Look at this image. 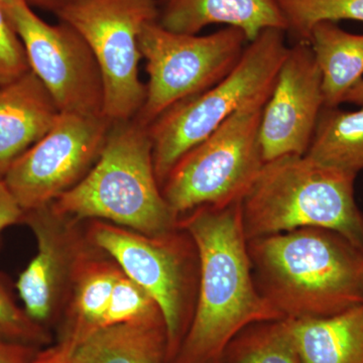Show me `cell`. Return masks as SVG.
I'll list each match as a JSON object with an SVG mask.
<instances>
[{"label": "cell", "instance_id": "6da1fadb", "mask_svg": "<svg viewBox=\"0 0 363 363\" xmlns=\"http://www.w3.org/2000/svg\"><path fill=\"white\" fill-rule=\"evenodd\" d=\"M178 227L194 242L199 281L190 326L169 363H223L227 346L243 329L285 318L255 284L241 202L198 208Z\"/></svg>", "mask_w": 363, "mask_h": 363}, {"label": "cell", "instance_id": "7a4b0ae2", "mask_svg": "<svg viewBox=\"0 0 363 363\" xmlns=\"http://www.w3.org/2000/svg\"><path fill=\"white\" fill-rule=\"evenodd\" d=\"M259 293L285 319L334 316L363 304V252L340 233L305 227L247 240Z\"/></svg>", "mask_w": 363, "mask_h": 363}, {"label": "cell", "instance_id": "3957f363", "mask_svg": "<svg viewBox=\"0 0 363 363\" xmlns=\"http://www.w3.org/2000/svg\"><path fill=\"white\" fill-rule=\"evenodd\" d=\"M50 206L69 220L109 221L152 236L172 233L179 222L155 174L149 126L135 118L111 123L89 173Z\"/></svg>", "mask_w": 363, "mask_h": 363}, {"label": "cell", "instance_id": "277c9868", "mask_svg": "<svg viewBox=\"0 0 363 363\" xmlns=\"http://www.w3.org/2000/svg\"><path fill=\"white\" fill-rule=\"evenodd\" d=\"M357 177L306 155L264 162L241 201L247 240L321 227L340 233L363 252V212L354 197Z\"/></svg>", "mask_w": 363, "mask_h": 363}, {"label": "cell", "instance_id": "5b68a950", "mask_svg": "<svg viewBox=\"0 0 363 363\" xmlns=\"http://www.w3.org/2000/svg\"><path fill=\"white\" fill-rule=\"evenodd\" d=\"M285 30L267 28L248 43L233 71L204 92L174 105L149 126L160 186L184 155L260 93L271 90L288 54Z\"/></svg>", "mask_w": 363, "mask_h": 363}, {"label": "cell", "instance_id": "8992f818", "mask_svg": "<svg viewBox=\"0 0 363 363\" xmlns=\"http://www.w3.org/2000/svg\"><path fill=\"white\" fill-rule=\"evenodd\" d=\"M272 90L242 105L177 162L162 193L179 218L200 207L242 201L264 164L259 126Z\"/></svg>", "mask_w": 363, "mask_h": 363}, {"label": "cell", "instance_id": "52a82bcc", "mask_svg": "<svg viewBox=\"0 0 363 363\" xmlns=\"http://www.w3.org/2000/svg\"><path fill=\"white\" fill-rule=\"evenodd\" d=\"M86 40L96 59L104 89V114L130 121L145 104L140 78V35L157 20V0H64L52 9Z\"/></svg>", "mask_w": 363, "mask_h": 363}, {"label": "cell", "instance_id": "ba28073f", "mask_svg": "<svg viewBox=\"0 0 363 363\" xmlns=\"http://www.w3.org/2000/svg\"><path fill=\"white\" fill-rule=\"evenodd\" d=\"M248 43L233 26L197 35L169 32L157 21L145 25L140 50L149 82L136 121L150 126L174 105L213 87L238 65Z\"/></svg>", "mask_w": 363, "mask_h": 363}, {"label": "cell", "instance_id": "9c48e42d", "mask_svg": "<svg viewBox=\"0 0 363 363\" xmlns=\"http://www.w3.org/2000/svg\"><path fill=\"white\" fill-rule=\"evenodd\" d=\"M89 240L156 301L166 323L167 363L171 362L194 313L191 308L196 283L192 250L174 231L147 235L101 220L93 223Z\"/></svg>", "mask_w": 363, "mask_h": 363}, {"label": "cell", "instance_id": "30bf717a", "mask_svg": "<svg viewBox=\"0 0 363 363\" xmlns=\"http://www.w3.org/2000/svg\"><path fill=\"white\" fill-rule=\"evenodd\" d=\"M4 7L25 47L30 71L49 91L59 111L104 116L101 72L82 35L63 21L50 25L26 0Z\"/></svg>", "mask_w": 363, "mask_h": 363}, {"label": "cell", "instance_id": "8fae6325", "mask_svg": "<svg viewBox=\"0 0 363 363\" xmlns=\"http://www.w3.org/2000/svg\"><path fill=\"white\" fill-rule=\"evenodd\" d=\"M111 123L105 116L60 112L51 130L4 177L23 211L52 204L82 181L101 154Z\"/></svg>", "mask_w": 363, "mask_h": 363}, {"label": "cell", "instance_id": "7c38bea8", "mask_svg": "<svg viewBox=\"0 0 363 363\" xmlns=\"http://www.w3.org/2000/svg\"><path fill=\"white\" fill-rule=\"evenodd\" d=\"M325 107L322 75L311 47L289 48L264 104L259 142L264 162L307 152Z\"/></svg>", "mask_w": 363, "mask_h": 363}, {"label": "cell", "instance_id": "4fadbf2b", "mask_svg": "<svg viewBox=\"0 0 363 363\" xmlns=\"http://www.w3.org/2000/svg\"><path fill=\"white\" fill-rule=\"evenodd\" d=\"M23 221L32 229L37 240V253L21 272L16 283L23 309L38 323H45L63 293L75 264V247L66 218L51 206L25 212Z\"/></svg>", "mask_w": 363, "mask_h": 363}, {"label": "cell", "instance_id": "5bb4252c", "mask_svg": "<svg viewBox=\"0 0 363 363\" xmlns=\"http://www.w3.org/2000/svg\"><path fill=\"white\" fill-rule=\"evenodd\" d=\"M59 113L49 91L32 71L0 87V181L51 130Z\"/></svg>", "mask_w": 363, "mask_h": 363}, {"label": "cell", "instance_id": "9a60e30c", "mask_svg": "<svg viewBox=\"0 0 363 363\" xmlns=\"http://www.w3.org/2000/svg\"><path fill=\"white\" fill-rule=\"evenodd\" d=\"M157 23L169 32L197 35L211 25L240 28L248 42L267 28L286 33L274 0H157Z\"/></svg>", "mask_w": 363, "mask_h": 363}, {"label": "cell", "instance_id": "2e32d148", "mask_svg": "<svg viewBox=\"0 0 363 363\" xmlns=\"http://www.w3.org/2000/svg\"><path fill=\"white\" fill-rule=\"evenodd\" d=\"M164 319L105 327L79 343L69 363H167Z\"/></svg>", "mask_w": 363, "mask_h": 363}, {"label": "cell", "instance_id": "e0dca14e", "mask_svg": "<svg viewBox=\"0 0 363 363\" xmlns=\"http://www.w3.org/2000/svg\"><path fill=\"white\" fill-rule=\"evenodd\" d=\"M286 320L303 363H363V304L334 316Z\"/></svg>", "mask_w": 363, "mask_h": 363}, {"label": "cell", "instance_id": "ac0fdd59", "mask_svg": "<svg viewBox=\"0 0 363 363\" xmlns=\"http://www.w3.org/2000/svg\"><path fill=\"white\" fill-rule=\"evenodd\" d=\"M308 44L321 71L325 107H338L363 79V35L324 21L313 26Z\"/></svg>", "mask_w": 363, "mask_h": 363}, {"label": "cell", "instance_id": "d6986e66", "mask_svg": "<svg viewBox=\"0 0 363 363\" xmlns=\"http://www.w3.org/2000/svg\"><path fill=\"white\" fill-rule=\"evenodd\" d=\"M306 156L318 164L358 175L363 171V106L324 107Z\"/></svg>", "mask_w": 363, "mask_h": 363}, {"label": "cell", "instance_id": "ffe728a7", "mask_svg": "<svg viewBox=\"0 0 363 363\" xmlns=\"http://www.w3.org/2000/svg\"><path fill=\"white\" fill-rule=\"evenodd\" d=\"M121 269L105 262H85L77 271L71 310V323L65 336L76 346L104 328L105 314Z\"/></svg>", "mask_w": 363, "mask_h": 363}, {"label": "cell", "instance_id": "44dd1931", "mask_svg": "<svg viewBox=\"0 0 363 363\" xmlns=\"http://www.w3.org/2000/svg\"><path fill=\"white\" fill-rule=\"evenodd\" d=\"M223 363H303L288 320L250 325L231 340Z\"/></svg>", "mask_w": 363, "mask_h": 363}, {"label": "cell", "instance_id": "7402d4cb", "mask_svg": "<svg viewBox=\"0 0 363 363\" xmlns=\"http://www.w3.org/2000/svg\"><path fill=\"white\" fill-rule=\"evenodd\" d=\"M286 21V33L295 43H307L320 21L363 23V0H274Z\"/></svg>", "mask_w": 363, "mask_h": 363}, {"label": "cell", "instance_id": "603a6c76", "mask_svg": "<svg viewBox=\"0 0 363 363\" xmlns=\"http://www.w3.org/2000/svg\"><path fill=\"white\" fill-rule=\"evenodd\" d=\"M155 319H164L156 301L142 286L121 271L112 290L111 302L105 314L104 328L113 325Z\"/></svg>", "mask_w": 363, "mask_h": 363}, {"label": "cell", "instance_id": "cb8c5ba5", "mask_svg": "<svg viewBox=\"0 0 363 363\" xmlns=\"http://www.w3.org/2000/svg\"><path fill=\"white\" fill-rule=\"evenodd\" d=\"M0 340L39 348L50 342L42 324L28 316L0 279Z\"/></svg>", "mask_w": 363, "mask_h": 363}, {"label": "cell", "instance_id": "d4e9b609", "mask_svg": "<svg viewBox=\"0 0 363 363\" xmlns=\"http://www.w3.org/2000/svg\"><path fill=\"white\" fill-rule=\"evenodd\" d=\"M30 71L20 35L0 4V87L18 80Z\"/></svg>", "mask_w": 363, "mask_h": 363}, {"label": "cell", "instance_id": "484cf974", "mask_svg": "<svg viewBox=\"0 0 363 363\" xmlns=\"http://www.w3.org/2000/svg\"><path fill=\"white\" fill-rule=\"evenodd\" d=\"M25 212L14 199L4 181H0V233L13 224L23 221Z\"/></svg>", "mask_w": 363, "mask_h": 363}, {"label": "cell", "instance_id": "4316f807", "mask_svg": "<svg viewBox=\"0 0 363 363\" xmlns=\"http://www.w3.org/2000/svg\"><path fill=\"white\" fill-rule=\"evenodd\" d=\"M39 348L0 340V363H28L39 353Z\"/></svg>", "mask_w": 363, "mask_h": 363}, {"label": "cell", "instance_id": "83f0119b", "mask_svg": "<svg viewBox=\"0 0 363 363\" xmlns=\"http://www.w3.org/2000/svg\"><path fill=\"white\" fill-rule=\"evenodd\" d=\"M75 347L74 341L64 336L61 342L48 350L39 351L37 357L28 363H69Z\"/></svg>", "mask_w": 363, "mask_h": 363}, {"label": "cell", "instance_id": "f1b7e54d", "mask_svg": "<svg viewBox=\"0 0 363 363\" xmlns=\"http://www.w3.org/2000/svg\"><path fill=\"white\" fill-rule=\"evenodd\" d=\"M344 104H357L358 106H363V79L346 95Z\"/></svg>", "mask_w": 363, "mask_h": 363}, {"label": "cell", "instance_id": "f546056e", "mask_svg": "<svg viewBox=\"0 0 363 363\" xmlns=\"http://www.w3.org/2000/svg\"><path fill=\"white\" fill-rule=\"evenodd\" d=\"M26 1H28L30 6L42 7V9L51 11L57 4L64 1V0H26Z\"/></svg>", "mask_w": 363, "mask_h": 363}, {"label": "cell", "instance_id": "4dcf8cb0", "mask_svg": "<svg viewBox=\"0 0 363 363\" xmlns=\"http://www.w3.org/2000/svg\"><path fill=\"white\" fill-rule=\"evenodd\" d=\"M13 1H16V0H0V4H1L2 6H4Z\"/></svg>", "mask_w": 363, "mask_h": 363}]
</instances>
